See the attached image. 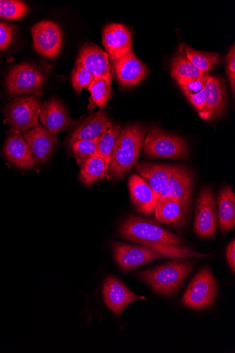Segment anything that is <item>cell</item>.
Listing matches in <instances>:
<instances>
[{
    "label": "cell",
    "mask_w": 235,
    "mask_h": 353,
    "mask_svg": "<svg viewBox=\"0 0 235 353\" xmlns=\"http://www.w3.org/2000/svg\"><path fill=\"white\" fill-rule=\"evenodd\" d=\"M145 128L135 124L121 131L112 152L109 167L110 177L123 179L136 165L141 155Z\"/></svg>",
    "instance_id": "obj_1"
},
{
    "label": "cell",
    "mask_w": 235,
    "mask_h": 353,
    "mask_svg": "<svg viewBox=\"0 0 235 353\" xmlns=\"http://www.w3.org/2000/svg\"><path fill=\"white\" fill-rule=\"evenodd\" d=\"M195 260L175 259L137 274L157 294L171 296L178 292L196 265Z\"/></svg>",
    "instance_id": "obj_2"
},
{
    "label": "cell",
    "mask_w": 235,
    "mask_h": 353,
    "mask_svg": "<svg viewBox=\"0 0 235 353\" xmlns=\"http://www.w3.org/2000/svg\"><path fill=\"white\" fill-rule=\"evenodd\" d=\"M119 234L122 238L141 245L187 247L174 234L158 223L141 216H130L121 224Z\"/></svg>",
    "instance_id": "obj_3"
},
{
    "label": "cell",
    "mask_w": 235,
    "mask_h": 353,
    "mask_svg": "<svg viewBox=\"0 0 235 353\" xmlns=\"http://www.w3.org/2000/svg\"><path fill=\"white\" fill-rule=\"evenodd\" d=\"M41 100L35 95L14 99L5 110L6 122L12 134H22L39 124Z\"/></svg>",
    "instance_id": "obj_4"
},
{
    "label": "cell",
    "mask_w": 235,
    "mask_h": 353,
    "mask_svg": "<svg viewBox=\"0 0 235 353\" xmlns=\"http://www.w3.org/2000/svg\"><path fill=\"white\" fill-rule=\"evenodd\" d=\"M46 74L40 68L30 63H21L8 73L6 88L11 97L21 94L43 96Z\"/></svg>",
    "instance_id": "obj_5"
},
{
    "label": "cell",
    "mask_w": 235,
    "mask_h": 353,
    "mask_svg": "<svg viewBox=\"0 0 235 353\" xmlns=\"http://www.w3.org/2000/svg\"><path fill=\"white\" fill-rule=\"evenodd\" d=\"M218 283L208 268L201 269L188 285L182 299L183 304L190 309L203 310L215 303Z\"/></svg>",
    "instance_id": "obj_6"
},
{
    "label": "cell",
    "mask_w": 235,
    "mask_h": 353,
    "mask_svg": "<svg viewBox=\"0 0 235 353\" xmlns=\"http://www.w3.org/2000/svg\"><path fill=\"white\" fill-rule=\"evenodd\" d=\"M147 157L156 158H186L189 148L186 141L176 135L167 134L154 127L143 143Z\"/></svg>",
    "instance_id": "obj_7"
},
{
    "label": "cell",
    "mask_w": 235,
    "mask_h": 353,
    "mask_svg": "<svg viewBox=\"0 0 235 353\" xmlns=\"http://www.w3.org/2000/svg\"><path fill=\"white\" fill-rule=\"evenodd\" d=\"M114 259L123 272H127L163 259L160 252L143 245L114 243Z\"/></svg>",
    "instance_id": "obj_8"
},
{
    "label": "cell",
    "mask_w": 235,
    "mask_h": 353,
    "mask_svg": "<svg viewBox=\"0 0 235 353\" xmlns=\"http://www.w3.org/2000/svg\"><path fill=\"white\" fill-rule=\"evenodd\" d=\"M217 210L213 190L205 187L199 192L196 201L194 230L201 238L208 239L214 236L216 231Z\"/></svg>",
    "instance_id": "obj_9"
},
{
    "label": "cell",
    "mask_w": 235,
    "mask_h": 353,
    "mask_svg": "<svg viewBox=\"0 0 235 353\" xmlns=\"http://www.w3.org/2000/svg\"><path fill=\"white\" fill-rule=\"evenodd\" d=\"M30 32L33 48L37 53L52 59L59 56L63 37L58 24L51 21H43L33 26Z\"/></svg>",
    "instance_id": "obj_10"
},
{
    "label": "cell",
    "mask_w": 235,
    "mask_h": 353,
    "mask_svg": "<svg viewBox=\"0 0 235 353\" xmlns=\"http://www.w3.org/2000/svg\"><path fill=\"white\" fill-rule=\"evenodd\" d=\"M103 295L108 307L117 316L132 303L146 298L133 293L119 279L114 276H108L103 284Z\"/></svg>",
    "instance_id": "obj_11"
},
{
    "label": "cell",
    "mask_w": 235,
    "mask_h": 353,
    "mask_svg": "<svg viewBox=\"0 0 235 353\" xmlns=\"http://www.w3.org/2000/svg\"><path fill=\"white\" fill-rule=\"evenodd\" d=\"M35 164H43L51 158L57 144L55 135L42 125H37L23 134Z\"/></svg>",
    "instance_id": "obj_12"
},
{
    "label": "cell",
    "mask_w": 235,
    "mask_h": 353,
    "mask_svg": "<svg viewBox=\"0 0 235 353\" xmlns=\"http://www.w3.org/2000/svg\"><path fill=\"white\" fill-rule=\"evenodd\" d=\"M112 61L116 78L123 86L137 85L147 76L146 66L134 54L132 50L125 55Z\"/></svg>",
    "instance_id": "obj_13"
},
{
    "label": "cell",
    "mask_w": 235,
    "mask_h": 353,
    "mask_svg": "<svg viewBox=\"0 0 235 353\" xmlns=\"http://www.w3.org/2000/svg\"><path fill=\"white\" fill-rule=\"evenodd\" d=\"M206 90V105L200 115L205 120L219 117L227 104L226 85L223 79L205 74L203 78Z\"/></svg>",
    "instance_id": "obj_14"
},
{
    "label": "cell",
    "mask_w": 235,
    "mask_h": 353,
    "mask_svg": "<svg viewBox=\"0 0 235 353\" xmlns=\"http://www.w3.org/2000/svg\"><path fill=\"white\" fill-rule=\"evenodd\" d=\"M192 201L175 199H159L154 208L155 218L159 222L174 228L186 225L190 216Z\"/></svg>",
    "instance_id": "obj_15"
},
{
    "label": "cell",
    "mask_w": 235,
    "mask_h": 353,
    "mask_svg": "<svg viewBox=\"0 0 235 353\" xmlns=\"http://www.w3.org/2000/svg\"><path fill=\"white\" fill-rule=\"evenodd\" d=\"M109 116L99 111L80 120L73 128L69 143L76 141L94 140L102 136L112 125Z\"/></svg>",
    "instance_id": "obj_16"
},
{
    "label": "cell",
    "mask_w": 235,
    "mask_h": 353,
    "mask_svg": "<svg viewBox=\"0 0 235 353\" xmlns=\"http://www.w3.org/2000/svg\"><path fill=\"white\" fill-rule=\"evenodd\" d=\"M94 77L105 79L112 87V74L110 56L99 46L87 43L80 50L77 59Z\"/></svg>",
    "instance_id": "obj_17"
},
{
    "label": "cell",
    "mask_w": 235,
    "mask_h": 353,
    "mask_svg": "<svg viewBox=\"0 0 235 353\" xmlns=\"http://www.w3.org/2000/svg\"><path fill=\"white\" fill-rule=\"evenodd\" d=\"M39 120L46 130L55 136L65 131L72 121L69 112L54 98L42 104Z\"/></svg>",
    "instance_id": "obj_18"
},
{
    "label": "cell",
    "mask_w": 235,
    "mask_h": 353,
    "mask_svg": "<svg viewBox=\"0 0 235 353\" xmlns=\"http://www.w3.org/2000/svg\"><path fill=\"white\" fill-rule=\"evenodd\" d=\"M192 188L193 178L191 171L185 167L176 166L170 180L161 190L159 199L169 198L192 201Z\"/></svg>",
    "instance_id": "obj_19"
},
{
    "label": "cell",
    "mask_w": 235,
    "mask_h": 353,
    "mask_svg": "<svg viewBox=\"0 0 235 353\" xmlns=\"http://www.w3.org/2000/svg\"><path fill=\"white\" fill-rule=\"evenodd\" d=\"M103 45L112 60L132 50V37L128 28L121 23H112L103 30Z\"/></svg>",
    "instance_id": "obj_20"
},
{
    "label": "cell",
    "mask_w": 235,
    "mask_h": 353,
    "mask_svg": "<svg viewBox=\"0 0 235 353\" xmlns=\"http://www.w3.org/2000/svg\"><path fill=\"white\" fill-rule=\"evenodd\" d=\"M128 188L132 205L144 215H151L159 201L154 191L142 177L133 174L128 181Z\"/></svg>",
    "instance_id": "obj_21"
},
{
    "label": "cell",
    "mask_w": 235,
    "mask_h": 353,
    "mask_svg": "<svg viewBox=\"0 0 235 353\" xmlns=\"http://www.w3.org/2000/svg\"><path fill=\"white\" fill-rule=\"evenodd\" d=\"M6 158L18 168L28 170L35 168L30 150L21 134H11L4 145Z\"/></svg>",
    "instance_id": "obj_22"
},
{
    "label": "cell",
    "mask_w": 235,
    "mask_h": 353,
    "mask_svg": "<svg viewBox=\"0 0 235 353\" xmlns=\"http://www.w3.org/2000/svg\"><path fill=\"white\" fill-rule=\"evenodd\" d=\"M176 166L152 163H136V169L150 185L159 199L161 190L174 173Z\"/></svg>",
    "instance_id": "obj_23"
},
{
    "label": "cell",
    "mask_w": 235,
    "mask_h": 353,
    "mask_svg": "<svg viewBox=\"0 0 235 353\" xmlns=\"http://www.w3.org/2000/svg\"><path fill=\"white\" fill-rule=\"evenodd\" d=\"M218 222L223 232H229L235 226V194L229 186H224L217 199Z\"/></svg>",
    "instance_id": "obj_24"
},
{
    "label": "cell",
    "mask_w": 235,
    "mask_h": 353,
    "mask_svg": "<svg viewBox=\"0 0 235 353\" xmlns=\"http://www.w3.org/2000/svg\"><path fill=\"white\" fill-rule=\"evenodd\" d=\"M110 162L102 156L96 154L81 168L80 181L88 187L104 179H110L108 170Z\"/></svg>",
    "instance_id": "obj_25"
},
{
    "label": "cell",
    "mask_w": 235,
    "mask_h": 353,
    "mask_svg": "<svg viewBox=\"0 0 235 353\" xmlns=\"http://www.w3.org/2000/svg\"><path fill=\"white\" fill-rule=\"evenodd\" d=\"M206 74L198 70L186 57L184 48L172 61V75L177 83L203 79Z\"/></svg>",
    "instance_id": "obj_26"
},
{
    "label": "cell",
    "mask_w": 235,
    "mask_h": 353,
    "mask_svg": "<svg viewBox=\"0 0 235 353\" xmlns=\"http://www.w3.org/2000/svg\"><path fill=\"white\" fill-rule=\"evenodd\" d=\"M187 99L198 112H203L206 105V90L203 79L178 83Z\"/></svg>",
    "instance_id": "obj_27"
},
{
    "label": "cell",
    "mask_w": 235,
    "mask_h": 353,
    "mask_svg": "<svg viewBox=\"0 0 235 353\" xmlns=\"http://www.w3.org/2000/svg\"><path fill=\"white\" fill-rule=\"evenodd\" d=\"M90 92L89 110L98 107L101 111L103 110L113 96V90L108 82L102 78H95L88 88Z\"/></svg>",
    "instance_id": "obj_28"
},
{
    "label": "cell",
    "mask_w": 235,
    "mask_h": 353,
    "mask_svg": "<svg viewBox=\"0 0 235 353\" xmlns=\"http://www.w3.org/2000/svg\"><path fill=\"white\" fill-rule=\"evenodd\" d=\"M184 51L186 57L194 65L205 74L210 72L219 59L218 54L197 51L187 46H185Z\"/></svg>",
    "instance_id": "obj_29"
},
{
    "label": "cell",
    "mask_w": 235,
    "mask_h": 353,
    "mask_svg": "<svg viewBox=\"0 0 235 353\" xmlns=\"http://www.w3.org/2000/svg\"><path fill=\"white\" fill-rule=\"evenodd\" d=\"M121 131L120 124H112L109 130L99 138L97 154L103 157L110 162L112 152Z\"/></svg>",
    "instance_id": "obj_30"
},
{
    "label": "cell",
    "mask_w": 235,
    "mask_h": 353,
    "mask_svg": "<svg viewBox=\"0 0 235 353\" xmlns=\"http://www.w3.org/2000/svg\"><path fill=\"white\" fill-rule=\"evenodd\" d=\"M98 143L99 138L94 140L76 141L71 145L74 156L80 168L97 154Z\"/></svg>",
    "instance_id": "obj_31"
},
{
    "label": "cell",
    "mask_w": 235,
    "mask_h": 353,
    "mask_svg": "<svg viewBox=\"0 0 235 353\" xmlns=\"http://www.w3.org/2000/svg\"><path fill=\"white\" fill-rule=\"evenodd\" d=\"M28 6L19 0H0V18L19 20L28 12Z\"/></svg>",
    "instance_id": "obj_32"
},
{
    "label": "cell",
    "mask_w": 235,
    "mask_h": 353,
    "mask_svg": "<svg viewBox=\"0 0 235 353\" xmlns=\"http://www.w3.org/2000/svg\"><path fill=\"white\" fill-rule=\"evenodd\" d=\"M94 79L92 73L77 60L72 78V83L74 90L78 93H81L83 89H88Z\"/></svg>",
    "instance_id": "obj_33"
},
{
    "label": "cell",
    "mask_w": 235,
    "mask_h": 353,
    "mask_svg": "<svg viewBox=\"0 0 235 353\" xmlns=\"http://www.w3.org/2000/svg\"><path fill=\"white\" fill-rule=\"evenodd\" d=\"M17 30L13 24L0 21V51L5 50L13 43Z\"/></svg>",
    "instance_id": "obj_34"
},
{
    "label": "cell",
    "mask_w": 235,
    "mask_h": 353,
    "mask_svg": "<svg viewBox=\"0 0 235 353\" xmlns=\"http://www.w3.org/2000/svg\"><path fill=\"white\" fill-rule=\"evenodd\" d=\"M227 74L229 81V84L232 90V93L234 94L235 90V48L233 45L232 49L229 52L227 56Z\"/></svg>",
    "instance_id": "obj_35"
},
{
    "label": "cell",
    "mask_w": 235,
    "mask_h": 353,
    "mask_svg": "<svg viewBox=\"0 0 235 353\" xmlns=\"http://www.w3.org/2000/svg\"><path fill=\"white\" fill-rule=\"evenodd\" d=\"M226 259L232 273L235 272V241L232 240L226 249Z\"/></svg>",
    "instance_id": "obj_36"
}]
</instances>
